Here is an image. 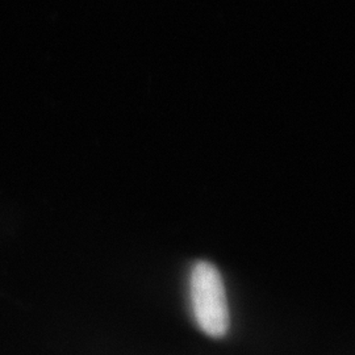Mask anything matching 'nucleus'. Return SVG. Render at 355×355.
I'll use <instances>...</instances> for the list:
<instances>
[{"label": "nucleus", "mask_w": 355, "mask_h": 355, "mask_svg": "<svg viewBox=\"0 0 355 355\" xmlns=\"http://www.w3.org/2000/svg\"><path fill=\"white\" fill-rule=\"evenodd\" d=\"M189 292L198 328L212 338L225 337L230 328V311L220 270L208 261L195 262L189 275Z\"/></svg>", "instance_id": "f257e3e1"}]
</instances>
